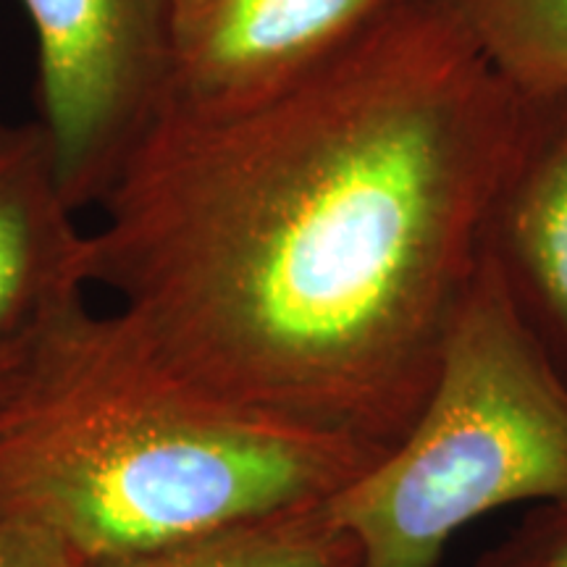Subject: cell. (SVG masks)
I'll list each match as a JSON object with an SVG mask.
<instances>
[{
  "label": "cell",
  "mask_w": 567,
  "mask_h": 567,
  "mask_svg": "<svg viewBox=\"0 0 567 567\" xmlns=\"http://www.w3.org/2000/svg\"><path fill=\"white\" fill-rule=\"evenodd\" d=\"M523 134L526 103L452 6L402 0L274 95L161 116L101 200L90 284L205 394L386 455Z\"/></svg>",
  "instance_id": "1"
},
{
  "label": "cell",
  "mask_w": 567,
  "mask_h": 567,
  "mask_svg": "<svg viewBox=\"0 0 567 567\" xmlns=\"http://www.w3.org/2000/svg\"><path fill=\"white\" fill-rule=\"evenodd\" d=\"M379 457L205 394L87 297L0 386V523L82 565L321 505Z\"/></svg>",
  "instance_id": "2"
},
{
  "label": "cell",
  "mask_w": 567,
  "mask_h": 567,
  "mask_svg": "<svg viewBox=\"0 0 567 567\" xmlns=\"http://www.w3.org/2000/svg\"><path fill=\"white\" fill-rule=\"evenodd\" d=\"M565 499L567 384L486 245L415 423L326 509L358 567H436L481 515Z\"/></svg>",
  "instance_id": "3"
},
{
  "label": "cell",
  "mask_w": 567,
  "mask_h": 567,
  "mask_svg": "<svg viewBox=\"0 0 567 567\" xmlns=\"http://www.w3.org/2000/svg\"><path fill=\"white\" fill-rule=\"evenodd\" d=\"M38 48V101L76 213L101 205L158 124L172 0H21Z\"/></svg>",
  "instance_id": "4"
},
{
  "label": "cell",
  "mask_w": 567,
  "mask_h": 567,
  "mask_svg": "<svg viewBox=\"0 0 567 567\" xmlns=\"http://www.w3.org/2000/svg\"><path fill=\"white\" fill-rule=\"evenodd\" d=\"M400 3L172 0L168 82L161 116L221 113L274 95Z\"/></svg>",
  "instance_id": "5"
},
{
  "label": "cell",
  "mask_w": 567,
  "mask_h": 567,
  "mask_svg": "<svg viewBox=\"0 0 567 567\" xmlns=\"http://www.w3.org/2000/svg\"><path fill=\"white\" fill-rule=\"evenodd\" d=\"M90 234L61 189L40 122H0V347L87 297Z\"/></svg>",
  "instance_id": "6"
},
{
  "label": "cell",
  "mask_w": 567,
  "mask_h": 567,
  "mask_svg": "<svg viewBox=\"0 0 567 567\" xmlns=\"http://www.w3.org/2000/svg\"><path fill=\"white\" fill-rule=\"evenodd\" d=\"M530 334L567 384V126L517 168L486 237Z\"/></svg>",
  "instance_id": "7"
},
{
  "label": "cell",
  "mask_w": 567,
  "mask_h": 567,
  "mask_svg": "<svg viewBox=\"0 0 567 567\" xmlns=\"http://www.w3.org/2000/svg\"><path fill=\"white\" fill-rule=\"evenodd\" d=\"M84 567H358V551L321 502Z\"/></svg>",
  "instance_id": "8"
},
{
  "label": "cell",
  "mask_w": 567,
  "mask_h": 567,
  "mask_svg": "<svg viewBox=\"0 0 567 567\" xmlns=\"http://www.w3.org/2000/svg\"><path fill=\"white\" fill-rule=\"evenodd\" d=\"M523 103L567 95V0H446Z\"/></svg>",
  "instance_id": "9"
},
{
  "label": "cell",
  "mask_w": 567,
  "mask_h": 567,
  "mask_svg": "<svg viewBox=\"0 0 567 567\" xmlns=\"http://www.w3.org/2000/svg\"><path fill=\"white\" fill-rule=\"evenodd\" d=\"M476 567H567V499L536 505Z\"/></svg>",
  "instance_id": "10"
},
{
  "label": "cell",
  "mask_w": 567,
  "mask_h": 567,
  "mask_svg": "<svg viewBox=\"0 0 567 567\" xmlns=\"http://www.w3.org/2000/svg\"><path fill=\"white\" fill-rule=\"evenodd\" d=\"M0 567H84L66 549L34 530L0 523Z\"/></svg>",
  "instance_id": "11"
},
{
  "label": "cell",
  "mask_w": 567,
  "mask_h": 567,
  "mask_svg": "<svg viewBox=\"0 0 567 567\" xmlns=\"http://www.w3.org/2000/svg\"><path fill=\"white\" fill-rule=\"evenodd\" d=\"M27 342H30V337L21 339V342H13V344H3V347H0V386H3L6 381L11 379L13 371H17L21 354H24Z\"/></svg>",
  "instance_id": "12"
}]
</instances>
